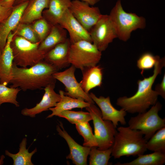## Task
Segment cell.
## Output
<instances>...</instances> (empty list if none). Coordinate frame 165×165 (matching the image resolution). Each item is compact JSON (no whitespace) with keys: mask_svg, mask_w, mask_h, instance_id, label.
I'll list each match as a JSON object with an SVG mask.
<instances>
[{"mask_svg":"<svg viewBox=\"0 0 165 165\" xmlns=\"http://www.w3.org/2000/svg\"><path fill=\"white\" fill-rule=\"evenodd\" d=\"M58 70L44 60L29 68L19 67L13 63L10 87L19 88L24 91L44 89L55 84L53 75Z\"/></svg>","mask_w":165,"mask_h":165,"instance_id":"1","label":"cell"},{"mask_svg":"<svg viewBox=\"0 0 165 165\" xmlns=\"http://www.w3.org/2000/svg\"><path fill=\"white\" fill-rule=\"evenodd\" d=\"M165 65V58H160L154 66L153 75L143 80H138V89L135 94L130 97H119L117 100V105L131 114L145 112L151 106L154 105L157 102L159 95L152 90V86Z\"/></svg>","mask_w":165,"mask_h":165,"instance_id":"2","label":"cell"},{"mask_svg":"<svg viewBox=\"0 0 165 165\" xmlns=\"http://www.w3.org/2000/svg\"><path fill=\"white\" fill-rule=\"evenodd\" d=\"M117 131L111 153L115 159L123 156H138L144 154L147 150V141L140 130L129 127L120 126L117 128Z\"/></svg>","mask_w":165,"mask_h":165,"instance_id":"3","label":"cell"},{"mask_svg":"<svg viewBox=\"0 0 165 165\" xmlns=\"http://www.w3.org/2000/svg\"><path fill=\"white\" fill-rule=\"evenodd\" d=\"M109 15L116 28L117 38L124 42L130 38L133 31L144 29L146 26L145 18L135 13L126 12L120 0L117 1Z\"/></svg>","mask_w":165,"mask_h":165,"instance_id":"4","label":"cell"},{"mask_svg":"<svg viewBox=\"0 0 165 165\" xmlns=\"http://www.w3.org/2000/svg\"><path fill=\"white\" fill-rule=\"evenodd\" d=\"M40 43H32L23 37L14 35L10 44L13 63L18 66L27 68L43 60L45 54L38 49Z\"/></svg>","mask_w":165,"mask_h":165,"instance_id":"5","label":"cell"},{"mask_svg":"<svg viewBox=\"0 0 165 165\" xmlns=\"http://www.w3.org/2000/svg\"><path fill=\"white\" fill-rule=\"evenodd\" d=\"M162 107L161 104L157 101L148 111L131 117L128 127L140 130L148 141L157 131L165 127V118H162L158 114Z\"/></svg>","mask_w":165,"mask_h":165,"instance_id":"6","label":"cell"},{"mask_svg":"<svg viewBox=\"0 0 165 165\" xmlns=\"http://www.w3.org/2000/svg\"><path fill=\"white\" fill-rule=\"evenodd\" d=\"M101 52L92 42L82 40L71 44L69 61L76 68L81 71L95 66L100 61Z\"/></svg>","mask_w":165,"mask_h":165,"instance_id":"7","label":"cell"},{"mask_svg":"<svg viewBox=\"0 0 165 165\" xmlns=\"http://www.w3.org/2000/svg\"><path fill=\"white\" fill-rule=\"evenodd\" d=\"M85 108L92 116L97 148L103 150L112 147L117 131L113 124L111 121L102 118L100 109L94 104H91Z\"/></svg>","mask_w":165,"mask_h":165,"instance_id":"8","label":"cell"},{"mask_svg":"<svg viewBox=\"0 0 165 165\" xmlns=\"http://www.w3.org/2000/svg\"><path fill=\"white\" fill-rule=\"evenodd\" d=\"M89 33L92 43L101 52L117 38L116 28L109 15L102 14Z\"/></svg>","mask_w":165,"mask_h":165,"instance_id":"9","label":"cell"},{"mask_svg":"<svg viewBox=\"0 0 165 165\" xmlns=\"http://www.w3.org/2000/svg\"><path fill=\"white\" fill-rule=\"evenodd\" d=\"M75 69L74 66L72 65L63 72H55L53 76L56 80L64 85L65 90L64 94L65 95L73 98L82 99L90 104H94L89 94L84 91L80 82L77 81L75 75Z\"/></svg>","mask_w":165,"mask_h":165,"instance_id":"10","label":"cell"},{"mask_svg":"<svg viewBox=\"0 0 165 165\" xmlns=\"http://www.w3.org/2000/svg\"><path fill=\"white\" fill-rule=\"evenodd\" d=\"M69 10L76 19L89 32L102 14L98 7L90 6L88 3L79 0L72 1Z\"/></svg>","mask_w":165,"mask_h":165,"instance_id":"11","label":"cell"},{"mask_svg":"<svg viewBox=\"0 0 165 165\" xmlns=\"http://www.w3.org/2000/svg\"><path fill=\"white\" fill-rule=\"evenodd\" d=\"M58 24L68 32L71 44L82 40L92 43L89 32L73 16L69 9L63 13Z\"/></svg>","mask_w":165,"mask_h":165,"instance_id":"12","label":"cell"},{"mask_svg":"<svg viewBox=\"0 0 165 165\" xmlns=\"http://www.w3.org/2000/svg\"><path fill=\"white\" fill-rule=\"evenodd\" d=\"M89 94L94 102L100 108L103 119L112 122L116 128L118 125L119 122L123 125L126 124L125 117L127 112L122 108L120 110L115 108L112 104L109 97H105L101 96L97 97L92 93Z\"/></svg>","mask_w":165,"mask_h":165,"instance_id":"13","label":"cell"},{"mask_svg":"<svg viewBox=\"0 0 165 165\" xmlns=\"http://www.w3.org/2000/svg\"><path fill=\"white\" fill-rule=\"evenodd\" d=\"M57 126L58 134L66 141L70 150L69 154L66 158L71 160L76 165H87V160L91 148L82 146L77 143L65 130L62 123Z\"/></svg>","mask_w":165,"mask_h":165,"instance_id":"14","label":"cell"},{"mask_svg":"<svg viewBox=\"0 0 165 165\" xmlns=\"http://www.w3.org/2000/svg\"><path fill=\"white\" fill-rule=\"evenodd\" d=\"M29 0L14 6L11 14L0 23V53L6 44L9 34L19 23Z\"/></svg>","mask_w":165,"mask_h":165,"instance_id":"15","label":"cell"},{"mask_svg":"<svg viewBox=\"0 0 165 165\" xmlns=\"http://www.w3.org/2000/svg\"><path fill=\"white\" fill-rule=\"evenodd\" d=\"M55 85L50 84L45 87L43 89L45 92L41 101L32 108H24L21 111V114L24 116L35 117L36 114L56 106L60 101L61 96L55 91Z\"/></svg>","mask_w":165,"mask_h":165,"instance_id":"16","label":"cell"},{"mask_svg":"<svg viewBox=\"0 0 165 165\" xmlns=\"http://www.w3.org/2000/svg\"><path fill=\"white\" fill-rule=\"evenodd\" d=\"M71 43L69 38L59 43L47 53L44 60L54 66L58 70L70 64L69 55Z\"/></svg>","mask_w":165,"mask_h":165,"instance_id":"17","label":"cell"},{"mask_svg":"<svg viewBox=\"0 0 165 165\" xmlns=\"http://www.w3.org/2000/svg\"><path fill=\"white\" fill-rule=\"evenodd\" d=\"M14 34L11 31L9 34L4 49L0 53V83L7 86L12 78V67L13 57L10 42Z\"/></svg>","mask_w":165,"mask_h":165,"instance_id":"18","label":"cell"},{"mask_svg":"<svg viewBox=\"0 0 165 165\" xmlns=\"http://www.w3.org/2000/svg\"><path fill=\"white\" fill-rule=\"evenodd\" d=\"M71 4V0H50L48 8L42 12L43 18L52 25L58 24L63 13L69 9Z\"/></svg>","mask_w":165,"mask_h":165,"instance_id":"19","label":"cell"},{"mask_svg":"<svg viewBox=\"0 0 165 165\" xmlns=\"http://www.w3.org/2000/svg\"><path fill=\"white\" fill-rule=\"evenodd\" d=\"M82 79L80 82L84 91L89 94L92 89L100 87L102 84L103 68L97 65L86 68L82 71Z\"/></svg>","mask_w":165,"mask_h":165,"instance_id":"20","label":"cell"},{"mask_svg":"<svg viewBox=\"0 0 165 165\" xmlns=\"http://www.w3.org/2000/svg\"><path fill=\"white\" fill-rule=\"evenodd\" d=\"M50 0H29L19 23L31 24L35 21L43 18L44 9L48 8Z\"/></svg>","mask_w":165,"mask_h":165,"instance_id":"21","label":"cell"},{"mask_svg":"<svg viewBox=\"0 0 165 165\" xmlns=\"http://www.w3.org/2000/svg\"><path fill=\"white\" fill-rule=\"evenodd\" d=\"M59 94L61 99L56 106L49 108V110L51 111L52 113L47 118H51L55 116H57L59 113L65 110H70L74 108L82 109L89 106L91 104L82 99L73 98L65 95L64 91L61 90L59 91Z\"/></svg>","mask_w":165,"mask_h":165,"instance_id":"22","label":"cell"},{"mask_svg":"<svg viewBox=\"0 0 165 165\" xmlns=\"http://www.w3.org/2000/svg\"><path fill=\"white\" fill-rule=\"evenodd\" d=\"M67 31L59 24L53 25L51 30L39 46V50L45 54L57 44L68 38Z\"/></svg>","mask_w":165,"mask_h":165,"instance_id":"23","label":"cell"},{"mask_svg":"<svg viewBox=\"0 0 165 165\" xmlns=\"http://www.w3.org/2000/svg\"><path fill=\"white\" fill-rule=\"evenodd\" d=\"M133 160L127 163H117L116 165H162L165 163V153L154 152L139 155Z\"/></svg>","mask_w":165,"mask_h":165,"instance_id":"24","label":"cell"},{"mask_svg":"<svg viewBox=\"0 0 165 165\" xmlns=\"http://www.w3.org/2000/svg\"><path fill=\"white\" fill-rule=\"evenodd\" d=\"M27 139L24 138L20 145V148L18 152L13 154L8 151H5L6 155L11 157L13 159L14 165H33L31 161L32 155L37 152L35 148L31 152H29L28 149L26 148Z\"/></svg>","mask_w":165,"mask_h":165,"instance_id":"25","label":"cell"},{"mask_svg":"<svg viewBox=\"0 0 165 165\" xmlns=\"http://www.w3.org/2000/svg\"><path fill=\"white\" fill-rule=\"evenodd\" d=\"M147 150L165 153V127L157 131L146 144Z\"/></svg>","mask_w":165,"mask_h":165,"instance_id":"26","label":"cell"},{"mask_svg":"<svg viewBox=\"0 0 165 165\" xmlns=\"http://www.w3.org/2000/svg\"><path fill=\"white\" fill-rule=\"evenodd\" d=\"M96 147L91 148L89 153L90 165H107L111 157L112 147L101 150Z\"/></svg>","mask_w":165,"mask_h":165,"instance_id":"27","label":"cell"},{"mask_svg":"<svg viewBox=\"0 0 165 165\" xmlns=\"http://www.w3.org/2000/svg\"><path fill=\"white\" fill-rule=\"evenodd\" d=\"M75 125L78 133L84 138L83 146L90 148L93 147H97V142L88 122L79 123Z\"/></svg>","mask_w":165,"mask_h":165,"instance_id":"28","label":"cell"},{"mask_svg":"<svg viewBox=\"0 0 165 165\" xmlns=\"http://www.w3.org/2000/svg\"><path fill=\"white\" fill-rule=\"evenodd\" d=\"M57 116L64 118L71 123L75 124L79 123L88 122L92 120V116L88 112L67 110L61 112Z\"/></svg>","mask_w":165,"mask_h":165,"instance_id":"29","label":"cell"},{"mask_svg":"<svg viewBox=\"0 0 165 165\" xmlns=\"http://www.w3.org/2000/svg\"><path fill=\"white\" fill-rule=\"evenodd\" d=\"M19 88L8 87L0 83V106L5 103H9L19 106L16 101L17 95L20 90Z\"/></svg>","mask_w":165,"mask_h":165,"instance_id":"30","label":"cell"},{"mask_svg":"<svg viewBox=\"0 0 165 165\" xmlns=\"http://www.w3.org/2000/svg\"><path fill=\"white\" fill-rule=\"evenodd\" d=\"M12 31L14 35L23 37L32 43L40 42L33 29L31 24L19 23Z\"/></svg>","mask_w":165,"mask_h":165,"instance_id":"31","label":"cell"},{"mask_svg":"<svg viewBox=\"0 0 165 165\" xmlns=\"http://www.w3.org/2000/svg\"><path fill=\"white\" fill-rule=\"evenodd\" d=\"M31 24L33 29L40 42L49 34L53 26L43 18L35 21Z\"/></svg>","mask_w":165,"mask_h":165,"instance_id":"32","label":"cell"},{"mask_svg":"<svg viewBox=\"0 0 165 165\" xmlns=\"http://www.w3.org/2000/svg\"><path fill=\"white\" fill-rule=\"evenodd\" d=\"M160 57L159 56H155L150 52L142 54L137 60V63L138 68L141 70V74L145 70L150 69L154 67Z\"/></svg>","mask_w":165,"mask_h":165,"instance_id":"33","label":"cell"},{"mask_svg":"<svg viewBox=\"0 0 165 165\" xmlns=\"http://www.w3.org/2000/svg\"><path fill=\"white\" fill-rule=\"evenodd\" d=\"M155 90L159 95L163 99H165V73L163 77L161 82L156 85Z\"/></svg>","mask_w":165,"mask_h":165,"instance_id":"34","label":"cell"},{"mask_svg":"<svg viewBox=\"0 0 165 165\" xmlns=\"http://www.w3.org/2000/svg\"><path fill=\"white\" fill-rule=\"evenodd\" d=\"M13 7L6 8L0 5V23L10 16L13 11Z\"/></svg>","mask_w":165,"mask_h":165,"instance_id":"35","label":"cell"},{"mask_svg":"<svg viewBox=\"0 0 165 165\" xmlns=\"http://www.w3.org/2000/svg\"><path fill=\"white\" fill-rule=\"evenodd\" d=\"M16 0H0V5L6 8H11L13 6Z\"/></svg>","mask_w":165,"mask_h":165,"instance_id":"36","label":"cell"},{"mask_svg":"<svg viewBox=\"0 0 165 165\" xmlns=\"http://www.w3.org/2000/svg\"><path fill=\"white\" fill-rule=\"evenodd\" d=\"M82 1L85 2L90 6H93L98 2L100 0H81Z\"/></svg>","mask_w":165,"mask_h":165,"instance_id":"37","label":"cell"},{"mask_svg":"<svg viewBox=\"0 0 165 165\" xmlns=\"http://www.w3.org/2000/svg\"><path fill=\"white\" fill-rule=\"evenodd\" d=\"M28 0H16L14 4V6L16 5L26 1H28Z\"/></svg>","mask_w":165,"mask_h":165,"instance_id":"38","label":"cell"},{"mask_svg":"<svg viewBox=\"0 0 165 165\" xmlns=\"http://www.w3.org/2000/svg\"></svg>","mask_w":165,"mask_h":165,"instance_id":"39","label":"cell"}]
</instances>
